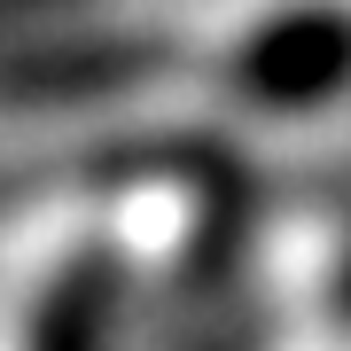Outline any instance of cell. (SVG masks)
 <instances>
[{
  "mask_svg": "<svg viewBox=\"0 0 351 351\" xmlns=\"http://www.w3.org/2000/svg\"><path fill=\"white\" fill-rule=\"evenodd\" d=\"M16 8H24V0H0V16H16Z\"/></svg>",
  "mask_w": 351,
  "mask_h": 351,
  "instance_id": "obj_1",
  "label": "cell"
}]
</instances>
